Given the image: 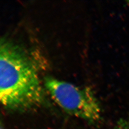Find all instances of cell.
<instances>
[{
  "mask_svg": "<svg viewBox=\"0 0 129 129\" xmlns=\"http://www.w3.org/2000/svg\"><path fill=\"white\" fill-rule=\"evenodd\" d=\"M115 129H129V116L127 118L120 120Z\"/></svg>",
  "mask_w": 129,
  "mask_h": 129,
  "instance_id": "3",
  "label": "cell"
},
{
  "mask_svg": "<svg viewBox=\"0 0 129 129\" xmlns=\"http://www.w3.org/2000/svg\"><path fill=\"white\" fill-rule=\"evenodd\" d=\"M36 65L27 53L0 38V103L15 111H27L45 102Z\"/></svg>",
  "mask_w": 129,
  "mask_h": 129,
  "instance_id": "1",
  "label": "cell"
},
{
  "mask_svg": "<svg viewBox=\"0 0 129 129\" xmlns=\"http://www.w3.org/2000/svg\"><path fill=\"white\" fill-rule=\"evenodd\" d=\"M45 85L52 98L67 114L91 123L100 120L101 106L90 88L50 77L45 78Z\"/></svg>",
  "mask_w": 129,
  "mask_h": 129,
  "instance_id": "2",
  "label": "cell"
},
{
  "mask_svg": "<svg viewBox=\"0 0 129 129\" xmlns=\"http://www.w3.org/2000/svg\"><path fill=\"white\" fill-rule=\"evenodd\" d=\"M0 129H6L3 120L1 119V116H0Z\"/></svg>",
  "mask_w": 129,
  "mask_h": 129,
  "instance_id": "4",
  "label": "cell"
}]
</instances>
